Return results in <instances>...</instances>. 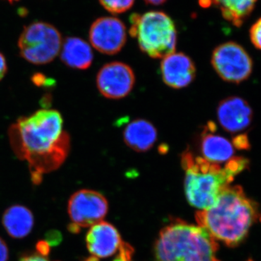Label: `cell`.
Returning a JSON list of instances; mask_svg holds the SVG:
<instances>
[{
	"mask_svg": "<svg viewBox=\"0 0 261 261\" xmlns=\"http://www.w3.org/2000/svg\"><path fill=\"white\" fill-rule=\"evenodd\" d=\"M86 243L92 256L104 258L114 255L120 250L123 242L118 230L112 224L101 221L89 230Z\"/></svg>",
	"mask_w": 261,
	"mask_h": 261,
	"instance_id": "13",
	"label": "cell"
},
{
	"mask_svg": "<svg viewBox=\"0 0 261 261\" xmlns=\"http://www.w3.org/2000/svg\"><path fill=\"white\" fill-rule=\"evenodd\" d=\"M84 261H99V260H98L97 257L92 256H92L88 257V258H86Z\"/></svg>",
	"mask_w": 261,
	"mask_h": 261,
	"instance_id": "31",
	"label": "cell"
},
{
	"mask_svg": "<svg viewBox=\"0 0 261 261\" xmlns=\"http://www.w3.org/2000/svg\"><path fill=\"white\" fill-rule=\"evenodd\" d=\"M247 261H253V260H247Z\"/></svg>",
	"mask_w": 261,
	"mask_h": 261,
	"instance_id": "33",
	"label": "cell"
},
{
	"mask_svg": "<svg viewBox=\"0 0 261 261\" xmlns=\"http://www.w3.org/2000/svg\"><path fill=\"white\" fill-rule=\"evenodd\" d=\"M36 247H37L39 255H42V256H47L50 251V246L45 240H41V241L38 242Z\"/></svg>",
	"mask_w": 261,
	"mask_h": 261,
	"instance_id": "25",
	"label": "cell"
},
{
	"mask_svg": "<svg viewBox=\"0 0 261 261\" xmlns=\"http://www.w3.org/2000/svg\"><path fill=\"white\" fill-rule=\"evenodd\" d=\"M161 70L164 83L173 89L187 87L196 76L195 63L182 53H173L163 58Z\"/></svg>",
	"mask_w": 261,
	"mask_h": 261,
	"instance_id": "12",
	"label": "cell"
},
{
	"mask_svg": "<svg viewBox=\"0 0 261 261\" xmlns=\"http://www.w3.org/2000/svg\"><path fill=\"white\" fill-rule=\"evenodd\" d=\"M135 84L133 70L128 65L121 62H113L104 65L97 76V88L108 99H118L126 97Z\"/></svg>",
	"mask_w": 261,
	"mask_h": 261,
	"instance_id": "10",
	"label": "cell"
},
{
	"mask_svg": "<svg viewBox=\"0 0 261 261\" xmlns=\"http://www.w3.org/2000/svg\"><path fill=\"white\" fill-rule=\"evenodd\" d=\"M45 241L49 244V246H57L61 243L63 240L61 232L56 230L48 231L45 235Z\"/></svg>",
	"mask_w": 261,
	"mask_h": 261,
	"instance_id": "23",
	"label": "cell"
},
{
	"mask_svg": "<svg viewBox=\"0 0 261 261\" xmlns=\"http://www.w3.org/2000/svg\"><path fill=\"white\" fill-rule=\"evenodd\" d=\"M232 143L235 148L238 149H248L250 148V142L245 134H240L233 139Z\"/></svg>",
	"mask_w": 261,
	"mask_h": 261,
	"instance_id": "22",
	"label": "cell"
},
{
	"mask_svg": "<svg viewBox=\"0 0 261 261\" xmlns=\"http://www.w3.org/2000/svg\"><path fill=\"white\" fill-rule=\"evenodd\" d=\"M129 32L137 39L141 50L151 58H164L176 49V27L172 19L163 12L132 15Z\"/></svg>",
	"mask_w": 261,
	"mask_h": 261,
	"instance_id": "5",
	"label": "cell"
},
{
	"mask_svg": "<svg viewBox=\"0 0 261 261\" xmlns=\"http://www.w3.org/2000/svg\"><path fill=\"white\" fill-rule=\"evenodd\" d=\"M103 8L113 14H120L129 10L135 0H99Z\"/></svg>",
	"mask_w": 261,
	"mask_h": 261,
	"instance_id": "19",
	"label": "cell"
},
{
	"mask_svg": "<svg viewBox=\"0 0 261 261\" xmlns=\"http://www.w3.org/2000/svg\"><path fill=\"white\" fill-rule=\"evenodd\" d=\"M89 40L103 54H117L126 42V29L121 20L114 17H102L92 24Z\"/></svg>",
	"mask_w": 261,
	"mask_h": 261,
	"instance_id": "9",
	"label": "cell"
},
{
	"mask_svg": "<svg viewBox=\"0 0 261 261\" xmlns=\"http://www.w3.org/2000/svg\"><path fill=\"white\" fill-rule=\"evenodd\" d=\"M257 0H199L202 8H219L225 20L240 27L255 10Z\"/></svg>",
	"mask_w": 261,
	"mask_h": 261,
	"instance_id": "15",
	"label": "cell"
},
{
	"mask_svg": "<svg viewBox=\"0 0 261 261\" xmlns=\"http://www.w3.org/2000/svg\"><path fill=\"white\" fill-rule=\"evenodd\" d=\"M257 216V204L238 185L226 187L213 207L195 215L199 226L229 247L243 243Z\"/></svg>",
	"mask_w": 261,
	"mask_h": 261,
	"instance_id": "2",
	"label": "cell"
},
{
	"mask_svg": "<svg viewBox=\"0 0 261 261\" xmlns=\"http://www.w3.org/2000/svg\"><path fill=\"white\" fill-rule=\"evenodd\" d=\"M211 63L223 80L233 84L248 80L253 68L252 58L247 51L233 42L218 46L213 51Z\"/></svg>",
	"mask_w": 261,
	"mask_h": 261,
	"instance_id": "7",
	"label": "cell"
},
{
	"mask_svg": "<svg viewBox=\"0 0 261 261\" xmlns=\"http://www.w3.org/2000/svg\"><path fill=\"white\" fill-rule=\"evenodd\" d=\"M220 124L231 134L242 133L251 125L253 112L243 98L230 97L223 99L217 108Z\"/></svg>",
	"mask_w": 261,
	"mask_h": 261,
	"instance_id": "11",
	"label": "cell"
},
{
	"mask_svg": "<svg viewBox=\"0 0 261 261\" xmlns=\"http://www.w3.org/2000/svg\"><path fill=\"white\" fill-rule=\"evenodd\" d=\"M134 249L128 244L123 243L119 250L118 257L113 261H132Z\"/></svg>",
	"mask_w": 261,
	"mask_h": 261,
	"instance_id": "21",
	"label": "cell"
},
{
	"mask_svg": "<svg viewBox=\"0 0 261 261\" xmlns=\"http://www.w3.org/2000/svg\"><path fill=\"white\" fill-rule=\"evenodd\" d=\"M147 4L153 5H159L163 4L167 0H144Z\"/></svg>",
	"mask_w": 261,
	"mask_h": 261,
	"instance_id": "30",
	"label": "cell"
},
{
	"mask_svg": "<svg viewBox=\"0 0 261 261\" xmlns=\"http://www.w3.org/2000/svg\"><path fill=\"white\" fill-rule=\"evenodd\" d=\"M217 241L205 228L176 220L161 230L154 244V261H221Z\"/></svg>",
	"mask_w": 261,
	"mask_h": 261,
	"instance_id": "3",
	"label": "cell"
},
{
	"mask_svg": "<svg viewBox=\"0 0 261 261\" xmlns=\"http://www.w3.org/2000/svg\"><path fill=\"white\" fill-rule=\"evenodd\" d=\"M68 228L70 232L71 233H76L80 232L81 231V228L79 227L77 225L73 224V223H71V224L68 225Z\"/></svg>",
	"mask_w": 261,
	"mask_h": 261,
	"instance_id": "29",
	"label": "cell"
},
{
	"mask_svg": "<svg viewBox=\"0 0 261 261\" xmlns=\"http://www.w3.org/2000/svg\"><path fill=\"white\" fill-rule=\"evenodd\" d=\"M155 127L144 119L130 122L123 130V140L126 145L137 152H147L157 140Z\"/></svg>",
	"mask_w": 261,
	"mask_h": 261,
	"instance_id": "16",
	"label": "cell"
},
{
	"mask_svg": "<svg viewBox=\"0 0 261 261\" xmlns=\"http://www.w3.org/2000/svg\"><path fill=\"white\" fill-rule=\"evenodd\" d=\"M8 71V65L5 56L0 53V81L4 78Z\"/></svg>",
	"mask_w": 261,
	"mask_h": 261,
	"instance_id": "27",
	"label": "cell"
},
{
	"mask_svg": "<svg viewBox=\"0 0 261 261\" xmlns=\"http://www.w3.org/2000/svg\"><path fill=\"white\" fill-rule=\"evenodd\" d=\"M108 211V202L106 197L93 190H80L72 195L68 201L70 219L81 228L101 222Z\"/></svg>",
	"mask_w": 261,
	"mask_h": 261,
	"instance_id": "8",
	"label": "cell"
},
{
	"mask_svg": "<svg viewBox=\"0 0 261 261\" xmlns=\"http://www.w3.org/2000/svg\"><path fill=\"white\" fill-rule=\"evenodd\" d=\"M216 129L214 123H207L201 135L200 149L203 159L219 164L233 159L235 147L228 139L215 133Z\"/></svg>",
	"mask_w": 261,
	"mask_h": 261,
	"instance_id": "14",
	"label": "cell"
},
{
	"mask_svg": "<svg viewBox=\"0 0 261 261\" xmlns=\"http://www.w3.org/2000/svg\"><path fill=\"white\" fill-rule=\"evenodd\" d=\"M181 164L185 171L187 200L201 211L213 207L236 176L226 166L221 168L219 164L195 156L189 149L181 154Z\"/></svg>",
	"mask_w": 261,
	"mask_h": 261,
	"instance_id": "4",
	"label": "cell"
},
{
	"mask_svg": "<svg viewBox=\"0 0 261 261\" xmlns=\"http://www.w3.org/2000/svg\"><path fill=\"white\" fill-rule=\"evenodd\" d=\"M32 82L37 87H42V86H51L53 85V80H49L45 75L42 73H37L32 77Z\"/></svg>",
	"mask_w": 261,
	"mask_h": 261,
	"instance_id": "24",
	"label": "cell"
},
{
	"mask_svg": "<svg viewBox=\"0 0 261 261\" xmlns=\"http://www.w3.org/2000/svg\"><path fill=\"white\" fill-rule=\"evenodd\" d=\"M260 221H261V216H260Z\"/></svg>",
	"mask_w": 261,
	"mask_h": 261,
	"instance_id": "34",
	"label": "cell"
},
{
	"mask_svg": "<svg viewBox=\"0 0 261 261\" xmlns=\"http://www.w3.org/2000/svg\"><path fill=\"white\" fill-rule=\"evenodd\" d=\"M8 1L10 3H13L14 2L18 1V0H8Z\"/></svg>",
	"mask_w": 261,
	"mask_h": 261,
	"instance_id": "32",
	"label": "cell"
},
{
	"mask_svg": "<svg viewBox=\"0 0 261 261\" xmlns=\"http://www.w3.org/2000/svg\"><path fill=\"white\" fill-rule=\"evenodd\" d=\"M63 128L61 113L49 109L21 117L10 126L12 149L19 159L28 163L34 185H39L44 173L56 171L68 157L70 136Z\"/></svg>",
	"mask_w": 261,
	"mask_h": 261,
	"instance_id": "1",
	"label": "cell"
},
{
	"mask_svg": "<svg viewBox=\"0 0 261 261\" xmlns=\"http://www.w3.org/2000/svg\"><path fill=\"white\" fill-rule=\"evenodd\" d=\"M62 37L51 24L34 22L24 28L18 39L20 54L34 65H44L56 59L61 51Z\"/></svg>",
	"mask_w": 261,
	"mask_h": 261,
	"instance_id": "6",
	"label": "cell"
},
{
	"mask_svg": "<svg viewBox=\"0 0 261 261\" xmlns=\"http://www.w3.org/2000/svg\"><path fill=\"white\" fill-rule=\"evenodd\" d=\"M61 59L64 64L74 69L86 70L93 61L90 45L78 37H68L62 44Z\"/></svg>",
	"mask_w": 261,
	"mask_h": 261,
	"instance_id": "17",
	"label": "cell"
},
{
	"mask_svg": "<svg viewBox=\"0 0 261 261\" xmlns=\"http://www.w3.org/2000/svg\"><path fill=\"white\" fill-rule=\"evenodd\" d=\"M250 38L254 47L261 50V17L252 24L250 29Z\"/></svg>",
	"mask_w": 261,
	"mask_h": 261,
	"instance_id": "20",
	"label": "cell"
},
{
	"mask_svg": "<svg viewBox=\"0 0 261 261\" xmlns=\"http://www.w3.org/2000/svg\"><path fill=\"white\" fill-rule=\"evenodd\" d=\"M9 258V250L6 243L0 238V261H8Z\"/></svg>",
	"mask_w": 261,
	"mask_h": 261,
	"instance_id": "26",
	"label": "cell"
},
{
	"mask_svg": "<svg viewBox=\"0 0 261 261\" xmlns=\"http://www.w3.org/2000/svg\"><path fill=\"white\" fill-rule=\"evenodd\" d=\"M19 261H49L47 257L38 254H32V255H25Z\"/></svg>",
	"mask_w": 261,
	"mask_h": 261,
	"instance_id": "28",
	"label": "cell"
},
{
	"mask_svg": "<svg viewBox=\"0 0 261 261\" xmlns=\"http://www.w3.org/2000/svg\"><path fill=\"white\" fill-rule=\"evenodd\" d=\"M2 222L11 238L23 239L28 236L34 227V215L25 206L12 205L5 210Z\"/></svg>",
	"mask_w": 261,
	"mask_h": 261,
	"instance_id": "18",
	"label": "cell"
}]
</instances>
